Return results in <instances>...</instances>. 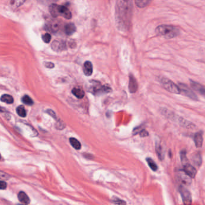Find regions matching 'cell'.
<instances>
[{"label":"cell","mask_w":205,"mask_h":205,"mask_svg":"<svg viewBox=\"0 0 205 205\" xmlns=\"http://www.w3.org/2000/svg\"><path fill=\"white\" fill-rule=\"evenodd\" d=\"M146 161H147V163L148 164L149 166L150 167V168L153 171L156 172L158 170V166L156 164V163L155 162V161L152 159H151L150 158H148L146 159Z\"/></svg>","instance_id":"obj_21"},{"label":"cell","mask_w":205,"mask_h":205,"mask_svg":"<svg viewBox=\"0 0 205 205\" xmlns=\"http://www.w3.org/2000/svg\"><path fill=\"white\" fill-rule=\"evenodd\" d=\"M179 87L181 91V92H183V93L186 95L187 97L189 98L190 99L194 100V101H197L198 98L196 96V95L185 84L183 83H179Z\"/></svg>","instance_id":"obj_7"},{"label":"cell","mask_w":205,"mask_h":205,"mask_svg":"<svg viewBox=\"0 0 205 205\" xmlns=\"http://www.w3.org/2000/svg\"><path fill=\"white\" fill-rule=\"evenodd\" d=\"M129 91L131 93H135L138 89V84L136 79L133 75H130V81H129Z\"/></svg>","instance_id":"obj_9"},{"label":"cell","mask_w":205,"mask_h":205,"mask_svg":"<svg viewBox=\"0 0 205 205\" xmlns=\"http://www.w3.org/2000/svg\"><path fill=\"white\" fill-rule=\"evenodd\" d=\"M194 143L195 145L197 147H201L203 144V134L201 132H198L196 133L194 135Z\"/></svg>","instance_id":"obj_13"},{"label":"cell","mask_w":205,"mask_h":205,"mask_svg":"<svg viewBox=\"0 0 205 205\" xmlns=\"http://www.w3.org/2000/svg\"><path fill=\"white\" fill-rule=\"evenodd\" d=\"M186 151L185 150H183L181 152V158L182 161L184 162L185 161V160H187L186 159Z\"/></svg>","instance_id":"obj_29"},{"label":"cell","mask_w":205,"mask_h":205,"mask_svg":"<svg viewBox=\"0 0 205 205\" xmlns=\"http://www.w3.org/2000/svg\"><path fill=\"white\" fill-rule=\"evenodd\" d=\"M51 38V36L49 33H46L42 36V39L44 40V42H45L47 44L50 42Z\"/></svg>","instance_id":"obj_27"},{"label":"cell","mask_w":205,"mask_h":205,"mask_svg":"<svg viewBox=\"0 0 205 205\" xmlns=\"http://www.w3.org/2000/svg\"><path fill=\"white\" fill-rule=\"evenodd\" d=\"M5 111H6V110L5 108L0 107V112H5Z\"/></svg>","instance_id":"obj_34"},{"label":"cell","mask_w":205,"mask_h":205,"mask_svg":"<svg viewBox=\"0 0 205 205\" xmlns=\"http://www.w3.org/2000/svg\"><path fill=\"white\" fill-rule=\"evenodd\" d=\"M190 84L191 86V87L197 92H198L200 95H201L203 96H204L205 94V89L203 86L200 84V83L195 82L194 81H192L190 79Z\"/></svg>","instance_id":"obj_10"},{"label":"cell","mask_w":205,"mask_h":205,"mask_svg":"<svg viewBox=\"0 0 205 205\" xmlns=\"http://www.w3.org/2000/svg\"><path fill=\"white\" fill-rule=\"evenodd\" d=\"M193 162L194 164L198 167H200L201 164V156L199 153L195 154L193 157Z\"/></svg>","instance_id":"obj_22"},{"label":"cell","mask_w":205,"mask_h":205,"mask_svg":"<svg viewBox=\"0 0 205 205\" xmlns=\"http://www.w3.org/2000/svg\"><path fill=\"white\" fill-rule=\"evenodd\" d=\"M179 192L184 204L191 205L192 203V197L190 192L183 186H181L179 187Z\"/></svg>","instance_id":"obj_6"},{"label":"cell","mask_w":205,"mask_h":205,"mask_svg":"<svg viewBox=\"0 0 205 205\" xmlns=\"http://www.w3.org/2000/svg\"><path fill=\"white\" fill-rule=\"evenodd\" d=\"M18 205H27V204H18Z\"/></svg>","instance_id":"obj_36"},{"label":"cell","mask_w":205,"mask_h":205,"mask_svg":"<svg viewBox=\"0 0 205 205\" xmlns=\"http://www.w3.org/2000/svg\"><path fill=\"white\" fill-rule=\"evenodd\" d=\"M52 48L56 51H61L66 48V44L63 41L54 40L52 44Z\"/></svg>","instance_id":"obj_11"},{"label":"cell","mask_w":205,"mask_h":205,"mask_svg":"<svg viewBox=\"0 0 205 205\" xmlns=\"http://www.w3.org/2000/svg\"><path fill=\"white\" fill-rule=\"evenodd\" d=\"M112 201L115 204L117 205H126V202L124 200H122L118 197H113L112 198Z\"/></svg>","instance_id":"obj_26"},{"label":"cell","mask_w":205,"mask_h":205,"mask_svg":"<svg viewBox=\"0 0 205 205\" xmlns=\"http://www.w3.org/2000/svg\"><path fill=\"white\" fill-rule=\"evenodd\" d=\"M132 2L117 1L115 5V18L118 30L126 31L129 30L132 17Z\"/></svg>","instance_id":"obj_1"},{"label":"cell","mask_w":205,"mask_h":205,"mask_svg":"<svg viewBox=\"0 0 205 205\" xmlns=\"http://www.w3.org/2000/svg\"><path fill=\"white\" fill-rule=\"evenodd\" d=\"M135 3L138 7L144 8L148 6L151 3V1H149V0H136Z\"/></svg>","instance_id":"obj_20"},{"label":"cell","mask_w":205,"mask_h":205,"mask_svg":"<svg viewBox=\"0 0 205 205\" xmlns=\"http://www.w3.org/2000/svg\"><path fill=\"white\" fill-rule=\"evenodd\" d=\"M0 100L3 102L9 104L13 103V101H14L13 98L12 96L9 95H7V94L2 95L1 98H0Z\"/></svg>","instance_id":"obj_19"},{"label":"cell","mask_w":205,"mask_h":205,"mask_svg":"<svg viewBox=\"0 0 205 205\" xmlns=\"http://www.w3.org/2000/svg\"><path fill=\"white\" fill-rule=\"evenodd\" d=\"M7 188V183L4 181H0V189H6Z\"/></svg>","instance_id":"obj_30"},{"label":"cell","mask_w":205,"mask_h":205,"mask_svg":"<svg viewBox=\"0 0 205 205\" xmlns=\"http://www.w3.org/2000/svg\"><path fill=\"white\" fill-rule=\"evenodd\" d=\"M0 178L1 179H4V180H7L8 179L10 178V176L6 173L0 171Z\"/></svg>","instance_id":"obj_28"},{"label":"cell","mask_w":205,"mask_h":205,"mask_svg":"<svg viewBox=\"0 0 205 205\" xmlns=\"http://www.w3.org/2000/svg\"><path fill=\"white\" fill-rule=\"evenodd\" d=\"M161 84L166 90L174 94H180L181 91L179 87L173 82L166 78H161L159 80Z\"/></svg>","instance_id":"obj_5"},{"label":"cell","mask_w":205,"mask_h":205,"mask_svg":"<svg viewBox=\"0 0 205 205\" xmlns=\"http://www.w3.org/2000/svg\"><path fill=\"white\" fill-rule=\"evenodd\" d=\"M16 112L20 117H26V115H27L26 111H25L24 107L22 105H20L18 107H17Z\"/></svg>","instance_id":"obj_23"},{"label":"cell","mask_w":205,"mask_h":205,"mask_svg":"<svg viewBox=\"0 0 205 205\" xmlns=\"http://www.w3.org/2000/svg\"><path fill=\"white\" fill-rule=\"evenodd\" d=\"M64 31L68 36L73 34L76 31V27L73 23H69L65 25Z\"/></svg>","instance_id":"obj_16"},{"label":"cell","mask_w":205,"mask_h":205,"mask_svg":"<svg viewBox=\"0 0 205 205\" xmlns=\"http://www.w3.org/2000/svg\"><path fill=\"white\" fill-rule=\"evenodd\" d=\"M90 85L87 87L89 92H90L95 96H99L107 94L112 92V89L110 86L102 85L100 82L96 81H90Z\"/></svg>","instance_id":"obj_3"},{"label":"cell","mask_w":205,"mask_h":205,"mask_svg":"<svg viewBox=\"0 0 205 205\" xmlns=\"http://www.w3.org/2000/svg\"><path fill=\"white\" fill-rule=\"evenodd\" d=\"M156 34L165 38H173L180 34V30L176 27L170 25H161L155 29Z\"/></svg>","instance_id":"obj_2"},{"label":"cell","mask_w":205,"mask_h":205,"mask_svg":"<svg viewBox=\"0 0 205 205\" xmlns=\"http://www.w3.org/2000/svg\"><path fill=\"white\" fill-rule=\"evenodd\" d=\"M18 200L21 202H22V203H23L24 204H29L30 203V199L29 197L24 191H20L18 193Z\"/></svg>","instance_id":"obj_15"},{"label":"cell","mask_w":205,"mask_h":205,"mask_svg":"<svg viewBox=\"0 0 205 205\" xmlns=\"http://www.w3.org/2000/svg\"><path fill=\"white\" fill-rule=\"evenodd\" d=\"M83 72L86 76H90L93 73V64L89 61H87L84 63L83 66Z\"/></svg>","instance_id":"obj_12"},{"label":"cell","mask_w":205,"mask_h":205,"mask_svg":"<svg viewBox=\"0 0 205 205\" xmlns=\"http://www.w3.org/2000/svg\"><path fill=\"white\" fill-rule=\"evenodd\" d=\"M69 142L71 144V146L75 149L76 150H79L81 147V144L80 143V142L76 138H70L69 139Z\"/></svg>","instance_id":"obj_18"},{"label":"cell","mask_w":205,"mask_h":205,"mask_svg":"<svg viewBox=\"0 0 205 205\" xmlns=\"http://www.w3.org/2000/svg\"><path fill=\"white\" fill-rule=\"evenodd\" d=\"M1 154H0V159H1Z\"/></svg>","instance_id":"obj_35"},{"label":"cell","mask_w":205,"mask_h":205,"mask_svg":"<svg viewBox=\"0 0 205 205\" xmlns=\"http://www.w3.org/2000/svg\"><path fill=\"white\" fill-rule=\"evenodd\" d=\"M45 66L47 68L52 69V68H53L54 67V64L53 63H45Z\"/></svg>","instance_id":"obj_32"},{"label":"cell","mask_w":205,"mask_h":205,"mask_svg":"<svg viewBox=\"0 0 205 205\" xmlns=\"http://www.w3.org/2000/svg\"><path fill=\"white\" fill-rule=\"evenodd\" d=\"M184 176H183V174L182 173L180 176V178H181V181L183 183H184L185 184H189L191 183V179H190V178L188 176H187L184 172Z\"/></svg>","instance_id":"obj_25"},{"label":"cell","mask_w":205,"mask_h":205,"mask_svg":"<svg viewBox=\"0 0 205 205\" xmlns=\"http://www.w3.org/2000/svg\"><path fill=\"white\" fill-rule=\"evenodd\" d=\"M47 112L49 114H50L52 117H54V118H56V114H55V112L53 111V110H48V111H47Z\"/></svg>","instance_id":"obj_33"},{"label":"cell","mask_w":205,"mask_h":205,"mask_svg":"<svg viewBox=\"0 0 205 205\" xmlns=\"http://www.w3.org/2000/svg\"><path fill=\"white\" fill-rule=\"evenodd\" d=\"M140 135L141 137H145L149 135V133L147 131H146L145 130H142L140 132Z\"/></svg>","instance_id":"obj_31"},{"label":"cell","mask_w":205,"mask_h":205,"mask_svg":"<svg viewBox=\"0 0 205 205\" xmlns=\"http://www.w3.org/2000/svg\"><path fill=\"white\" fill-rule=\"evenodd\" d=\"M22 101L23 103H24L25 104L28 105H33L34 104V102H33V101L32 100V99L27 95L23 96V98H22Z\"/></svg>","instance_id":"obj_24"},{"label":"cell","mask_w":205,"mask_h":205,"mask_svg":"<svg viewBox=\"0 0 205 205\" xmlns=\"http://www.w3.org/2000/svg\"><path fill=\"white\" fill-rule=\"evenodd\" d=\"M155 149H156V154L158 155L159 159L160 160H163L164 158L165 152H164V150L162 146L158 142L156 143Z\"/></svg>","instance_id":"obj_14"},{"label":"cell","mask_w":205,"mask_h":205,"mask_svg":"<svg viewBox=\"0 0 205 205\" xmlns=\"http://www.w3.org/2000/svg\"><path fill=\"white\" fill-rule=\"evenodd\" d=\"M50 12L53 17L61 16L66 19H70L72 18V13L69 10L64 6H59L56 4H51L49 7Z\"/></svg>","instance_id":"obj_4"},{"label":"cell","mask_w":205,"mask_h":205,"mask_svg":"<svg viewBox=\"0 0 205 205\" xmlns=\"http://www.w3.org/2000/svg\"><path fill=\"white\" fill-rule=\"evenodd\" d=\"M183 172L190 178H194L196 175V169L188 163H186L184 166Z\"/></svg>","instance_id":"obj_8"},{"label":"cell","mask_w":205,"mask_h":205,"mask_svg":"<svg viewBox=\"0 0 205 205\" xmlns=\"http://www.w3.org/2000/svg\"><path fill=\"white\" fill-rule=\"evenodd\" d=\"M72 94L78 99H83L85 95L84 92L79 88H74L72 90Z\"/></svg>","instance_id":"obj_17"}]
</instances>
